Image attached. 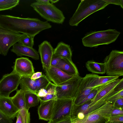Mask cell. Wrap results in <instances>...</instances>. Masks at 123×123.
<instances>
[{"label": "cell", "mask_w": 123, "mask_h": 123, "mask_svg": "<svg viewBox=\"0 0 123 123\" xmlns=\"http://www.w3.org/2000/svg\"><path fill=\"white\" fill-rule=\"evenodd\" d=\"M55 99L46 101H40V104L38 109L39 119L49 121L51 119Z\"/></svg>", "instance_id": "e0dca14e"}, {"label": "cell", "mask_w": 123, "mask_h": 123, "mask_svg": "<svg viewBox=\"0 0 123 123\" xmlns=\"http://www.w3.org/2000/svg\"><path fill=\"white\" fill-rule=\"evenodd\" d=\"M53 55L72 60V52L70 45L62 42L58 43L54 49Z\"/></svg>", "instance_id": "ffe728a7"}, {"label": "cell", "mask_w": 123, "mask_h": 123, "mask_svg": "<svg viewBox=\"0 0 123 123\" xmlns=\"http://www.w3.org/2000/svg\"><path fill=\"white\" fill-rule=\"evenodd\" d=\"M37 93L40 89L46 88L51 82L46 75H43L39 78L35 80Z\"/></svg>", "instance_id": "83f0119b"}, {"label": "cell", "mask_w": 123, "mask_h": 123, "mask_svg": "<svg viewBox=\"0 0 123 123\" xmlns=\"http://www.w3.org/2000/svg\"><path fill=\"white\" fill-rule=\"evenodd\" d=\"M21 89L24 92H30L37 94V87L35 80L31 77H21L19 84Z\"/></svg>", "instance_id": "44dd1931"}, {"label": "cell", "mask_w": 123, "mask_h": 123, "mask_svg": "<svg viewBox=\"0 0 123 123\" xmlns=\"http://www.w3.org/2000/svg\"><path fill=\"white\" fill-rule=\"evenodd\" d=\"M36 1L44 3H48L50 2L49 0H37Z\"/></svg>", "instance_id": "7bdbcfd3"}, {"label": "cell", "mask_w": 123, "mask_h": 123, "mask_svg": "<svg viewBox=\"0 0 123 123\" xmlns=\"http://www.w3.org/2000/svg\"><path fill=\"white\" fill-rule=\"evenodd\" d=\"M117 76H99L98 75L95 79V86L97 87L112 81L118 79Z\"/></svg>", "instance_id": "d4e9b609"}, {"label": "cell", "mask_w": 123, "mask_h": 123, "mask_svg": "<svg viewBox=\"0 0 123 123\" xmlns=\"http://www.w3.org/2000/svg\"><path fill=\"white\" fill-rule=\"evenodd\" d=\"M73 106V99L56 98L50 120H58L71 117Z\"/></svg>", "instance_id": "9c48e42d"}, {"label": "cell", "mask_w": 123, "mask_h": 123, "mask_svg": "<svg viewBox=\"0 0 123 123\" xmlns=\"http://www.w3.org/2000/svg\"><path fill=\"white\" fill-rule=\"evenodd\" d=\"M11 100L19 110L23 107L27 108L25 97V92L22 90H17L15 94L11 97Z\"/></svg>", "instance_id": "603a6c76"}, {"label": "cell", "mask_w": 123, "mask_h": 123, "mask_svg": "<svg viewBox=\"0 0 123 123\" xmlns=\"http://www.w3.org/2000/svg\"><path fill=\"white\" fill-rule=\"evenodd\" d=\"M34 37L27 36L25 37L18 43L30 48H32L34 45Z\"/></svg>", "instance_id": "4dcf8cb0"}, {"label": "cell", "mask_w": 123, "mask_h": 123, "mask_svg": "<svg viewBox=\"0 0 123 123\" xmlns=\"http://www.w3.org/2000/svg\"><path fill=\"white\" fill-rule=\"evenodd\" d=\"M59 1V0H49V1L52 4L57 2Z\"/></svg>", "instance_id": "ee69618b"}, {"label": "cell", "mask_w": 123, "mask_h": 123, "mask_svg": "<svg viewBox=\"0 0 123 123\" xmlns=\"http://www.w3.org/2000/svg\"><path fill=\"white\" fill-rule=\"evenodd\" d=\"M44 71L49 80L56 85H60L75 76L68 75L55 67H50Z\"/></svg>", "instance_id": "5bb4252c"}, {"label": "cell", "mask_w": 123, "mask_h": 123, "mask_svg": "<svg viewBox=\"0 0 123 123\" xmlns=\"http://www.w3.org/2000/svg\"><path fill=\"white\" fill-rule=\"evenodd\" d=\"M109 4L103 0H81L78 7L69 21L71 26H77L85 18Z\"/></svg>", "instance_id": "7a4b0ae2"}, {"label": "cell", "mask_w": 123, "mask_h": 123, "mask_svg": "<svg viewBox=\"0 0 123 123\" xmlns=\"http://www.w3.org/2000/svg\"><path fill=\"white\" fill-rule=\"evenodd\" d=\"M53 84L51 82L46 88L39 90L37 93V96L39 97L45 96L48 93Z\"/></svg>", "instance_id": "1f68e13d"}, {"label": "cell", "mask_w": 123, "mask_h": 123, "mask_svg": "<svg viewBox=\"0 0 123 123\" xmlns=\"http://www.w3.org/2000/svg\"><path fill=\"white\" fill-rule=\"evenodd\" d=\"M108 122V123H123V115H111L109 118Z\"/></svg>", "instance_id": "d6a6232c"}, {"label": "cell", "mask_w": 123, "mask_h": 123, "mask_svg": "<svg viewBox=\"0 0 123 123\" xmlns=\"http://www.w3.org/2000/svg\"><path fill=\"white\" fill-rule=\"evenodd\" d=\"M113 104L114 108H123V98H120L117 99Z\"/></svg>", "instance_id": "8d00e7d4"}, {"label": "cell", "mask_w": 123, "mask_h": 123, "mask_svg": "<svg viewBox=\"0 0 123 123\" xmlns=\"http://www.w3.org/2000/svg\"><path fill=\"white\" fill-rule=\"evenodd\" d=\"M85 115L82 112H80L78 113L76 117L79 119L81 120L83 119Z\"/></svg>", "instance_id": "b9f144b4"}, {"label": "cell", "mask_w": 123, "mask_h": 123, "mask_svg": "<svg viewBox=\"0 0 123 123\" xmlns=\"http://www.w3.org/2000/svg\"><path fill=\"white\" fill-rule=\"evenodd\" d=\"M54 49L50 43L44 41L38 45V52L40 56L43 69L48 70L50 68V63L53 55Z\"/></svg>", "instance_id": "4fadbf2b"}, {"label": "cell", "mask_w": 123, "mask_h": 123, "mask_svg": "<svg viewBox=\"0 0 123 123\" xmlns=\"http://www.w3.org/2000/svg\"><path fill=\"white\" fill-rule=\"evenodd\" d=\"M0 111L12 120L16 117L19 110L13 104L10 97L0 96Z\"/></svg>", "instance_id": "9a60e30c"}, {"label": "cell", "mask_w": 123, "mask_h": 123, "mask_svg": "<svg viewBox=\"0 0 123 123\" xmlns=\"http://www.w3.org/2000/svg\"><path fill=\"white\" fill-rule=\"evenodd\" d=\"M105 73L108 76L123 75V52L112 50L105 58Z\"/></svg>", "instance_id": "8992f818"}, {"label": "cell", "mask_w": 123, "mask_h": 123, "mask_svg": "<svg viewBox=\"0 0 123 123\" xmlns=\"http://www.w3.org/2000/svg\"><path fill=\"white\" fill-rule=\"evenodd\" d=\"M42 75V72H37L34 73L31 77V78L32 79L35 80L40 78Z\"/></svg>", "instance_id": "f35d334b"}, {"label": "cell", "mask_w": 123, "mask_h": 123, "mask_svg": "<svg viewBox=\"0 0 123 123\" xmlns=\"http://www.w3.org/2000/svg\"><path fill=\"white\" fill-rule=\"evenodd\" d=\"M19 0H0V11L12 9L18 5Z\"/></svg>", "instance_id": "484cf974"}, {"label": "cell", "mask_w": 123, "mask_h": 123, "mask_svg": "<svg viewBox=\"0 0 123 123\" xmlns=\"http://www.w3.org/2000/svg\"><path fill=\"white\" fill-rule=\"evenodd\" d=\"M114 108L113 104L106 102L98 108L85 115L82 119L77 117L72 119L78 123H108Z\"/></svg>", "instance_id": "5b68a950"}, {"label": "cell", "mask_w": 123, "mask_h": 123, "mask_svg": "<svg viewBox=\"0 0 123 123\" xmlns=\"http://www.w3.org/2000/svg\"></svg>", "instance_id": "7dc6e473"}, {"label": "cell", "mask_w": 123, "mask_h": 123, "mask_svg": "<svg viewBox=\"0 0 123 123\" xmlns=\"http://www.w3.org/2000/svg\"><path fill=\"white\" fill-rule=\"evenodd\" d=\"M120 5L121 7L122 8H123V0H120Z\"/></svg>", "instance_id": "f6af8a7d"}, {"label": "cell", "mask_w": 123, "mask_h": 123, "mask_svg": "<svg viewBox=\"0 0 123 123\" xmlns=\"http://www.w3.org/2000/svg\"><path fill=\"white\" fill-rule=\"evenodd\" d=\"M11 50L18 56H26L36 60L39 58L38 53L35 49L25 46L18 43L14 44Z\"/></svg>", "instance_id": "2e32d148"}, {"label": "cell", "mask_w": 123, "mask_h": 123, "mask_svg": "<svg viewBox=\"0 0 123 123\" xmlns=\"http://www.w3.org/2000/svg\"><path fill=\"white\" fill-rule=\"evenodd\" d=\"M123 80V78L120 79H118L106 85L98 93L95 97L91 100L92 102L89 107L94 104L99 100L105 98L106 97L114 90L117 84Z\"/></svg>", "instance_id": "ac0fdd59"}, {"label": "cell", "mask_w": 123, "mask_h": 123, "mask_svg": "<svg viewBox=\"0 0 123 123\" xmlns=\"http://www.w3.org/2000/svg\"><path fill=\"white\" fill-rule=\"evenodd\" d=\"M56 86L53 84L48 93L45 96L39 97L40 101H46L56 98L55 91Z\"/></svg>", "instance_id": "f546056e"}, {"label": "cell", "mask_w": 123, "mask_h": 123, "mask_svg": "<svg viewBox=\"0 0 123 123\" xmlns=\"http://www.w3.org/2000/svg\"><path fill=\"white\" fill-rule=\"evenodd\" d=\"M13 69L12 71L21 77H31L35 73L32 62L26 57H21L17 58Z\"/></svg>", "instance_id": "7c38bea8"}, {"label": "cell", "mask_w": 123, "mask_h": 123, "mask_svg": "<svg viewBox=\"0 0 123 123\" xmlns=\"http://www.w3.org/2000/svg\"><path fill=\"white\" fill-rule=\"evenodd\" d=\"M114 90L117 91L123 90V80L117 84Z\"/></svg>", "instance_id": "60d3db41"}, {"label": "cell", "mask_w": 123, "mask_h": 123, "mask_svg": "<svg viewBox=\"0 0 123 123\" xmlns=\"http://www.w3.org/2000/svg\"><path fill=\"white\" fill-rule=\"evenodd\" d=\"M0 123H13V121L0 111Z\"/></svg>", "instance_id": "e575fe53"}, {"label": "cell", "mask_w": 123, "mask_h": 123, "mask_svg": "<svg viewBox=\"0 0 123 123\" xmlns=\"http://www.w3.org/2000/svg\"><path fill=\"white\" fill-rule=\"evenodd\" d=\"M95 75L92 74H87L82 78L73 99L74 106H77L95 88L92 87V80Z\"/></svg>", "instance_id": "8fae6325"}, {"label": "cell", "mask_w": 123, "mask_h": 123, "mask_svg": "<svg viewBox=\"0 0 123 123\" xmlns=\"http://www.w3.org/2000/svg\"><path fill=\"white\" fill-rule=\"evenodd\" d=\"M108 84V83L99 86L95 88L83 100L76 106L81 105L84 103L91 100L93 99L97 95L98 93L103 87Z\"/></svg>", "instance_id": "f1b7e54d"}, {"label": "cell", "mask_w": 123, "mask_h": 123, "mask_svg": "<svg viewBox=\"0 0 123 123\" xmlns=\"http://www.w3.org/2000/svg\"><path fill=\"white\" fill-rule=\"evenodd\" d=\"M27 36L5 29L0 26V54L7 55L10 48Z\"/></svg>", "instance_id": "52a82bcc"}, {"label": "cell", "mask_w": 123, "mask_h": 123, "mask_svg": "<svg viewBox=\"0 0 123 123\" xmlns=\"http://www.w3.org/2000/svg\"><path fill=\"white\" fill-rule=\"evenodd\" d=\"M120 33L115 29L91 31L82 38V42L84 46L90 47L108 45L115 41Z\"/></svg>", "instance_id": "3957f363"}, {"label": "cell", "mask_w": 123, "mask_h": 123, "mask_svg": "<svg viewBox=\"0 0 123 123\" xmlns=\"http://www.w3.org/2000/svg\"><path fill=\"white\" fill-rule=\"evenodd\" d=\"M109 4H112L116 5H120V0H103Z\"/></svg>", "instance_id": "ab89813d"}, {"label": "cell", "mask_w": 123, "mask_h": 123, "mask_svg": "<svg viewBox=\"0 0 123 123\" xmlns=\"http://www.w3.org/2000/svg\"><path fill=\"white\" fill-rule=\"evenodd\" d=\"M61 59L62 58L59 56L53 55L51 61L50 67H56Z\"/></svg>", "instance_id": "d590c367"}, {"label": "cell", "mask_w": 123, "mask_h": 123, "mask_svg": "<svg viewBox=\"0 0 123 123\" xmlns=\"http://www.w3.org/2000/svg\"><path fill=\"white\" fill-rule=\"evenodd\" d=\"M72 122L71 123H78L77 122L72 120Z\"/></svg>", "instance_id": "bcb514c9"}, {"label": "cell", "mask_w": 123, "mask_h": 123, "mask_svg": "<svg viewBox=\"0 0 123 123\" xmlns=\"http://www.w3.org/2000/svg\"><path fill=\"white\" fill-rule=\"evenodd\" d=\"M0 26L33 37L42 31L52 27L48 21H43L38 18H23L4 15H0Z\"/></svg>", "instance_id": "6da1fadb"}, {"label": "cell", "mask_w": 123, "mask_h": 123, "mask_svg": "<svg viewBox=\"0 0 123 123\" xmlns=\"http://www.w3.org/2000/svg\"><path fill=\"white\" fill-rule=\"evenodd\" d=\"M111 115H123V108H114L111 112Z\"/></svg>", "instance_id": "74e56055"}, {"label": "cell", "mask_w": 123, "mask_h": 123, "mask_svg": "<svg viewBox=\"0 0 123 123\" xmlns=\"http://www.w3.org/2000/svg\"><path fill=\"white\" fill-rule=\"evenodd\" d=\"M30 6L47 21L62 24L64 21L65 17L62 12L53 4L36 1L31 4Z\"/></svg>", "instance_id": "277c9868"}, {"label": "cell", "mask_w": 123, "mask_h": 123, "mask_svg": "<svg viewBox=\"0 0 123 123\" xmlns=\"http://www.w3.org/2000/svg\"><path fill=\"white\" fill-rule=\"evenodd\" d=\"M120 98H123V90L118 91L113 90L104 99L106 102L113 104L116 100Z\"/></svg>", "instance_id": "4316f807"}, {"label": "cell", "mask_w": 123, "mask_h": 123, "mask_svg": "<svg viewBox=\"0 0 123 123\" xmlns=\"http://www.w3.org/2000/svg\"><path fill=\"white\" fill-rule=\"evenodd\" d=\"M72 122V118L69 117L58 120H50L48 123H71Z\"/></svg>", "instance_id": "836d02e7"}, {"label": "cell", "mask_w": 123, "mask_h": 123, "mask_svg": "<svg viewBox=\"0 0 123 123\" xmlns=\"http://www.w3.org/2000/svg\"><path fill=\"white\" fill-rule=\"evenodd\" d=\"M55 67L68 75L73 76L79 75L77 68L72 60L62 58Z\"/></svg>", "instance_id": "d6986e66"}, {"label": "cell", "mask_w": 123, "mask_h": 123, "mask_svg": "<svg viewBox=\"0 0 123 123\" xmlns=\"http://www.w3.org/2000/svg\"><path fill=\"white\" fill-rule=\"evenodd\" d=\"M25 97L27 109L29 110L31 107L37 105L40 100L37 94L30 92H24Z\"/></svg>", "instance_id": "cb8c5ba5"}, {"label": "cell", "mask_w": 123, "mask_h": 123, "mask_svg": "<svg viewBox=\"0 0 123 123\" xmlns=\"http://www.w3.org/2000/svg\"><path fill=\"white\" fill-rule=\"evenodd\" d=\"M86 66L87 70L92 73L100 74L105 73L104 63H98L93 61H88L86 62Z\"/></svg>", "instance_id": "7402d4cb"}, {"label": "cell", "mask_w": 123, "mask_h": 123, "mask_svg": "<svg viewBox=\"0 0 123 123\" xmlns=\"http://www.w3.org/2000/svg\"><path fill=\"white\" fill-rule=\"evenodd\" d=\"M82 78L79 75H76L60 85H56V98L74 99Z\"/></svg>", "instance_id": "ba28073f"}, {"label": "cell", "mask_w": 123, "mask_h": 123, "mask_svg": "<svg viewBox=\"0 0 123 123\" xmlns=\"http://www.w3.org/2000/svg\"><path fill=\"white\" fill-rule=\"evenodd\" d=\"M21 77L12 71L3 76L0 80V96L9 97L12 92L17 90Z\"/></svg>", "instance_id": "30bf717a"}]
</instances>
